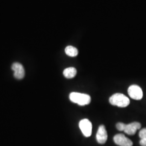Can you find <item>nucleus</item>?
Wrapping results in <instances>:
<instances>
[{
	"label": "nucleus",
	"mask_w": 146,
	"mask_h": 146,
	"mask_svg": "<svg viewBox=\"0 0 146 146\" xmlns=\"http://www.w3.org/2000/svg\"><path fill=\"white\" fill-rule=\"evenodd\" d=\"M76 69L74 67L66 68L63 71V75L67 78H72L76 75Z\"/></svg>",
	"instance_id": "nucleus-9"
},
{
	"label": "nucleus",
	"mask_w": 146,
	"mask_h": 146,
	"mask_svg": "<svg viewBox=\"0 0 146 146\" xmlns=\"http://www.w3.org/2000/svg\"><path fill=\"white\" fill-rule=\"evenodd\" d=\"M139 137L141 139L140 144L141 146H146V128L141 129L139 132Z\"/></svg>",
	"instance_id": "nucleus-11"
},
{
	"label": "nucleus",
	"mask_w": 146,
	"mask_h": 146,
	"mask_svg": "<svg viewBox=\"0 0 146 146\" xmlns=\"http://www.w3.org/2000/svg\"><path fill=\"white\" fill-rule=\"evenodd\" d=\"M66 54L71 57H75L78 55V50L72 46H69L65 48Z\"/></svg>",
	"instance_id": "nucleus-10"
},
{
	"label": "nucleus",
	"mask_w": 146,
	"mask_h": 146,
	"mask_svg": "<svg viewBox=\"0 0 146 146\" xmlns=\"http://www.w3.org/2000/svg\"><path fill=\"white\" fill-rule=\"evenodd\" d=\"M114 141L117 145L120 146H132L133 142L122 134H116L114 137Z\"/></svg>",
	"instance_id": "nucleus-6"
},
{
	"label": "nucleus",
	"mask_w": 146,
	"mask_h": 146,
	"mask_svg": "<svg viewBox=\"0 0 146 146\" xmlns=\"http://www.w3.org/2000/svg\"><path fill=\"white\" fill-rule=\"evenodd\" d=\"M108 134L106 129V127L104 125H100L96 134V140L99 143L104 144L107 140Z\"/></svg>",
	"instance_id": "nucleus-7"
},
{
	"label": "nucleus",
	"mask_w": 146,
	"mask_h": 146,
	"mask_svg": "<svg viewBox=\"0 0 146 146\" xmlns=\"http://www.w3.org/2000/svg\"><path fill=\"white\" fill-rule=\"evenodd\" d=\"M69 99L74 103L80 106H85L90 104L91 101L90 96L86 94L73 92L69 95Z\"/></svg>",
	"instance_id": "nucleus-2"
},
{
	"label": "nucleus",
	"mask_w": 146,
	"mask_h": 146,
	"mask_svg": "<svg viewBox=\"0 0 146 146\" xmlns=\"http://www.w3.org/2000/svg\"><path fill=\"white\" fill-rule=\"evenodd\" d=\"M128 93L131 99L140 100L143 97V92L141 88L137 85H132L128 89Z\"/></svg>",
	"instance_id": "nucleus-4"
},
{
	"label": "nucleus",
	"mask_w": 146,
	"mask_h": 146,
	"mask_svg": "<svg viewBox=\"0 0 146 146\" xmlns=\"http://www.w3.org/2000/svg\"><path fill=\"white\" fill-rule=\"evenodd\" d=\"M141 124L137 122H134L128 125L125 124L124 131L128 135H133L135 134L136 131L141 128Z\"/></svg>",
	"instance_id": "nucleus-8"
},
{
	"label": "nucleus",
	"mask_w": 146,
	"mask_h": 146,
	"mask_svg": "<svg viewBox=\"0 0 146 146\" xmlns=\"http://www.w3.org/2000/svg\"><path fill=\"white\" fill-rule=\"evenodd\" d=\"M79 127L86 137H89L92 133V124L89 120L84 119L80 121L79 123Z\"/></svg>",
	"instance_id": "nucleus-3"
},
{
	"label": "nucleus",
	"mask_w": 146,
	"mask_h": 146,
	"mask_svg": "<svg viewBox=\"0 0 146 146\" xmlns=\"http://www.w3.org/2000/svg\"><path fill=\"white\" fill-rule=\"evenodd\" d=\"M110 102L111 105L123 108L129 104L130 100L123 94L116 93L110 98Z\"/></svg>",
	"instance_id": "nucleus-1"
},
{
	"label": "nucleus",
	"mask_w": 146,
	"mask_h": 146,
	"mask_svg": "<svg viewBox=\"0 0 146 146\" xmlns=\"http://www.w3.org/2000/svg\"><path fill=\"white\" fill-rule=\"evenodd\" d=\"M11 69L14 71V76L16 79L21 80L24 78L25 75V69L21 63H14L12 64Z\"/></svg>",
	"instance_id": "nucleus-5"
},
{
	"label": "nucleus",
	"mask_w": 146,
	"mask_h": 146,
	"mask_svg": "<svg viewBox=\"0 0 146 146\" xmlns=\"http://www.w3.org/2000/svg\"><path fill=\"white\" fill-rule=\"evenodd\" d=\"M125 126V123H123L122 122H119L116 124V128L119 131H124Z\"/></svg>",
	"instance_id": "nucleus-12"
}]
</instances>
